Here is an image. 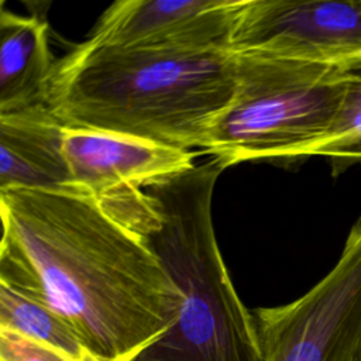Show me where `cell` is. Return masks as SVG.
I'll use <instances>...</instances> for the list:
<instances>
[{"label":"cell","mask_w":361,"mask_h":361,"mask_svg":"<svg viewBox=\"0 0 361 361\" xmlns=\"http://www.w3.org/2000/svg\"><path fill=\"white\" fill-rule=\"evenodd\" d=\"M62 152L75 190L99 200L148 189L193 169L192 149L103 130L65 127Z\"/></svg>","instance_id":"obj_6"},{"label":"cell","mask_w":361,"mask_h":361,"mask_svg":"<svg viewBox=\"0 0 361 361\" xmlns=\"http://www.w3.org/2000/svg\"><path fill=\"white\" fill-rule=\"evenodd\" d=\"M0 361H75L63 353L0 329Z\"/></svg>","instance_id":"obj_11"},{"label":"cell","mask_w":361,"mask_h":361,"mask_svg":"<svg viewBox=\"0 0 361 361\" xmlns=\"http://www.w3.org/2000/svg\"><path fill=\"white\" fill-rule=\"evenodd\" d=\"M63 128L47 104L0 114V192L75 190L62 152Z\"/></svg>","instance_id":"obj_7"},{"label":"cell","mask_w":361,"mask_h":361,"mask_svg":"<svg viewBox=\"0 0 361 361\" xmlns=\"http://www.w3.org/2000/svg\"><path fill=\"white\" fill-rule=\"evenodd\" d=\"M0 329L49 345L75 361H99L59 314L1 281Z\"/></svg>","instance_id":"obj_9"},{"label":"cell","mask_w":361,"mask_h":361,"mask_svg":"<svg viewBox=\"0 0 361 361\" xmlns=\"http://www.w3.org/2000/svg\"><path fill=\"white\" fill-rule=\"evenodd\" d=\"M56 58L49 48V27L37 14L0 8V114L45 104L47 83Z\"/></svg>","instance_id":"obj_8"},{"label":"cell","mask_w":361,"mask_h":361,"mask_svg":"<svg viewBox=\"0 0 361 361\" xmlns=\"http://www.w3.org/2000/svg\"><path fill=\"white\" fill-rule=\"evenodd\" d=\"M233 54L234 96L200 152L223 169L243 162L305 159L338 111L347 63L257 51Z\"/></svg>","instance_id":"obj_3"},{"label":"cell","mask_w":361,"mask_h":361,"mask_svg":"<svg viewBox=\"0 0 361 361\" xmlns=\"http://www.w3.org/2000/svg\"><path fill=\"white\" fill-rule=\"evenodd\" d=\"M353 59H361V52L357 54V55H354V56H351L348 61H353ZM345 62H347V61H345Z\"/></svg>","instance_id":"obj_12"},{"label":"cell","mask_w":361,"mask_h":361,"mask_svg":"<svg viewBox=\"0 0 361 361\" xmlns=\"http://www.w3.org/2000/svg\"><path fill=\"white\" fill-rule=\"evenodd\" d=\"M0 281L59 314L99 361H133L182 296L147 237L79 190L0 192Z\"/></svg>","instance_id":"obj_1"},{"label":"cell","mask_w":361,"mask_h":361,"mask_svg":"<svg viewBox=\"0 0 361 361\" xmlns=\"http://www.w3.org/2000/svg\"><path fill=\"white\" fill-rule=\"evenodd\" d=\"M345 62L361 52V0H244L231 52Z\"/></svg>","instance_id":"obj_4"},{"label":"cell","mask_w":361,"mask_h":361,"mask_svg":"<svg viewBox=\"0 0 361 361\" xmlns=\"http://www.w3.org/2000/svg\"><path fill=\"white\" fill-rule=\"evenodd\" d=\"M345 63L348 80L338 111L326 135L305 152V159L326 157L333 176L361 164V59Z\"/></svg>","instance_id":"obj_10"},{"label":"cell","mask_w":361,"mask_h":361,"mask_svg":"<svg viewBox=\"0 0 361 361\" xmlns=\"http://www.w3.org/2000/svg\"><path fill=\"white\" fill-rule=\"evenodd\" d=\"M235 89L234 54L126 48L90 38L56 59L45 104L65 127L202 149Z\"/></svg>","instance_id":"obj_2"},{"label":"cell","mask_w":361,"mask_h":361,"mask_svg":"<svg viewBox=\"0 0 361 361\" xmlns=\"http://www.w3.org/2000/svg\"><path fill=\"white\" fill-rule=\"evenodd\" d=\"M244 0H120L87 38L116 47L176 52H230Z\"/></svg>","instance_id":"obj_5"}]
</instances>
